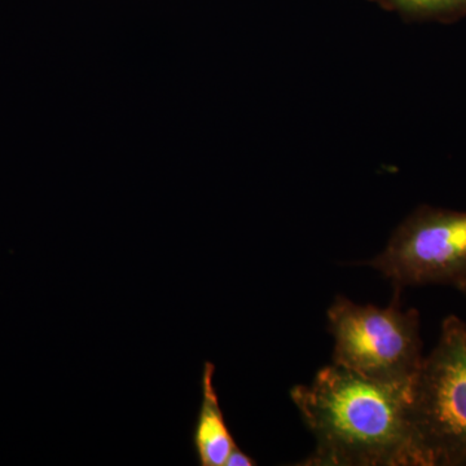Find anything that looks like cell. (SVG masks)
I'll list each match as a JSON object with an SVG mask.
<instances>
[{"mask_svg":"<svg viewBox=\"0 0 466 466\" xmlns=\"http://www.w3.org/2000/svg\"><path fill=\"white\" fill-rule=\"evenodd\" d=\"M410 388L385 385L336 366L290 397L317 441L306 466H424L410 424Z\"/></svg>","mask_w":466,"mask_h":466,"instance_id":"obj_1","label":"cell"},{"mask_svg":"<svg viewBox=\"0 0 466 466\" xmlns=\"http://www.w3.org/2000/svg\"><path fill=\"white\" fill-rule=\"evenodd\" d=\"M410 417L424 466L466 465V323L447 317L410 383Z\"/></svg>","mask_w":466,"mask_h":466,"instance_id":"obj_2","label":"cell"},{"mask_svg":"<svg viewBox=\"0 0 466 466\" xmlns=\"http://www.w3.org/2000/svg\"><path fill=\"white\" fill-rule=\"evenodd\" d=\"M333 363L385 385L408 388L421 367L420 315L397 299L389 308L358 305L339 296L328 309Z\"/></svg>","mask_w":466,"mask_h":466,"instance_id":"obj_3","label":"cell"},{"mask_svg":"<svg viewBox=\"0 0 466 466\" xmlns=\"http://www.w3.org/2000/svg\"><path fill=\"white\" fill-rule=\"evenodd\" d=\"M370 266L400 289L455 285L466 278V211L420 207Z\"/></svg>","mask_w":466,"mask_h":466,"instance_id":"obj_4","label":"cell"},{"mask_svg":"<svg viewBox=\"0 0 466 466\" xmlns=\"http://www.w3.org/2000/svg\"><path fill=\"white\" fill-rule=\"evenodd\" d=\"M214 373L216 366L205 361L201 375V406L192 434L193 449L201 466H225L227 459L238 447L220 408Z\"/></svg>","mask_w":466,"mask_h":466,"instance_id":"obj_5","label":"cell"},{"mask_svg":"<svg viewBox=\"0 0 466 466\" xmlns=\"http://www.w3.org/2000/svg\"><path fill=\"white\" fill-rule=\"evenodd\" d=\"M395 7L412 14H446L465 7L466 0H388Z\"/></svg>","mask_w":466,"mask_h":466,"instance_id":"obj_6","label":"cell"},{"mask_svg":"<svg viewBox=\"0 0 466 466\" xmlns=\"http://www.w3.org/2000/svg\"><path fill=\"white\" fill-rule=\"evenodd\" d=\"M257 465L256 460L250 458L249 455L244 452L240 447H236L232 451L231 455L227 459L225 466H254Z\"/></svg>","mask_w":466,"mask_h":466,"instance_id":"obj_7","label":"cell"},{"mask_svg":"<svg viewBox=\"0 0 466 466\" xmlns=\"http://www.w3.org/2000/svg\"><path fill=\"white\" fill-rule=\"evenodd\" d=\"M453 287H455L456 289H458L466 299V278L460 280L459 283H456Z\"/></svg>","mask_w":466,"mask_h":466,"instance_id":"obj_8","label":"cell"}]
</instances>
